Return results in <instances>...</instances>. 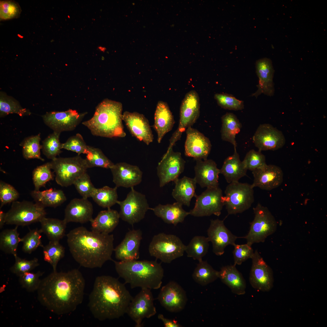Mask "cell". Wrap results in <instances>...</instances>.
Here are the masks:
<instances>
[{
    "label": "cell",
    "mask_w": 327,
    "mask_h": 327,
    "mask_svg": "<svg viewBox=\"0 0 327 327\" xmlns=\"http://www.w3.org/2000/svg\"><path fill=\"white\" fill-rule=\"evenodd\" d=\"M85 282L77 269L67 272L53 271L41 280L37 290L40 302L58 315L74 311L83 300Z\"/></svg>",
    "instance_id": "1"
},
{
    "label": "cell",
    "mask_w": 327,
    "mask_h": 327,
    "mask_svg": "<svg viewBox=\"0 0 327 327\" xmlns=\"http://www.w3.org/2000/svg\"><path fill=\"white\" fill-rule=\"evenodd\" d=\"M133 298L117 279L102 275L95 278L88 306L93 316L99 321L117 319L126 313Z\"/></svg>",
    "instance_id": "2"
},
{
    "label": "cell",
    "mask_w": 327,
    "mask_h": 327,
    "mask_svg": "<svg viewBox=\"0 0 327 327\" xmlns=\"http://www.w3.org/2000/svg\"><path fill=\"white\" fill-rule=\"evenodd\" d=\"M67 237L71 255L81 266L91 269L101 268L107 261L113 260V234L89 231L80 226L70 231Z\"/></svg>",
    "instance_id": "3"
},
{
    "label": "cell",
    "mask_w": 327,
    "mask_h": 327,
    "mask_svg": "<svg viewBox=\"0 0 327 327\" xmlns=\"http://www.w3.org/2000/svg\"><path fill=\"white\" fill-rule=\"evenodd\" d=\"M113 261L119 276L132 289L140 287L156 289L161 287L164 270L161 264L156 260Z\"/></svg>",
    "instance_id": "4"
},
{
    "label": "cell",
    "mask_w": 327,
    "mask_h": 327,
    "mask_svg": "<svg viewBox=\"0 0 327 327\" xmlns=\"http://www.w3.org/2000/svg\"><path fill=\"white\" fill-rule=\"evenodd\" d=\"M123 106L120 102L104 99L96 107L93 116L82 124L94 136L108 138L126 136L123 124Z\"/></svg>",
    "instance_id": "5"
},
{
    "label": "cell",
    "mask_w": 327,
    "mask_h": 327,
    "mask_svg": "<svg viewBox=\"0 0 327 327\" xmlns=\"http://www.w3.org/2000/svg\"><path fill=\"white\" fill-rule=\"evenodd\" d=\"M254 217L250 223L247 234L243 237L250 246L254 243L264 242L266 239L276 231L277 222L269 209L260 203L253 208Z\"/></svg>",
    "instance_id": "6"
},
{
    "label": "cell",
    "mask_w": 327,
    "mask_h": 327,
    "mask_svg": "<svg viewBox=\"0 0 327 327\" xmlns=\"http://www.w3.org/2000/svg\"><path fill=\"white\" fill-rule=\"evenodd\" d=\"M55 173L57 183L62 187L72 184L76 180L87 172L88 168L85 159L79 155L69 157H56L50 162Z\"/></svg>",
    "instance_id": "7"
},
{
    "label": "cell",
    "mask_w": 327,
    "mask_h": 327,
    "mask_svg": "<svg viewBox=\"0 0 327 327\" xmlns=\"http://www.w3.org/2000/svg\"><path fill=\"white\" fill-rule=\"evenodd\" d=\"M185 245L176 236L160 233L153 237L149 246L150 255L169 263L182 256L186 249Z\"/></svg>",
    "instance_id": "8"
},
{
    "label": "cell",
    "mask_w": 327,
    "mask_h": 327,
    "mask_svg": "<svg viewBox=\"0 0 327 327\" xmlns=\"http://www.w3.org/2000/svg\"><path fill=\"white\" fill-rule=\"evenodd\" d=\"M253 189L247 183L236 181L229 183L224 196L228 215L241 213L251 207L254 200Z\"/></svg>",
    "instance_id": "9"
},
{
    "label": "cell",
    "mask_w": 327,
    "mask_h": 327,
    "mask_svg": "<svg viewBox=\"0 0 327 327\" xmlns=\"http://www.w3.org/2000/svg\"><path fill=\"white\" fill-rule=\"evenodd\" d=\"M46 214L45 208L35 202L16 201L12 203L6 213L5 223L18 226H28L40 222Z\"/></svg>",
    "instance_id": "10"
},
{
    "label": "cell",
    "mask_w": 327,
    "mask_h": 327,
    "mask_svg": "<svg viewBox=\"0 0 327 327\" xmlns=\"http://www.w3.org/2000/svg\"><path fill=\"white\" fill-rule=\"evenodd\" d=\"M200 104L197 93L194 90L187 93L183 100L180 109V118L178 128L169 140L167 150L173 148L180 138L182 133L194 124L200 115Z\"/></svg>",
    "instance_id": "11"
},
{
    "label": "cell",
    "mask_w": 327,
    "mask_h": 327,
    "mask_svg": "<svg viewBox=\"0 0 327 327\" xmlns=\"http://www.w3.org/2000/svg\"><path fill=\"white\" fill-rule=\"evenodd\" d=\"M126 198L117 202L120 206V218L133 225L142 220L147 211L150 209L145 195L135 190L134 187Z\"/></svg>",
    "instance_id": "12"
},
{
    "label": "cell",
    "mask_w": 327,
    "mask_h": 327,
    "mask_svg": "<svg viewBox=\"0 0 327 327\" xmlns=\"http://www.w3.org/2000/svg\"><path fill=\"white\" fill-rule=\"evenodd\" d=\"M194 208L189 214L195 217L219 216L224 206V197L219 187L207 188L200 195H196Z\"/></svg>",
    "instance_id": "13"
},
{
    "label": "cell",
    "mask_w": 327,
    "mask_h": 327,
    "mask_svg": "<svg viewBox=\"0 0 327 327\" xmlns=\"http://www.w3.org/2000/svg\"><path fill=\"white\" fill-rule=\"evenodd\" d=\"M154 300L151 289L146 288H141L139 292L133 297L126 313L135 322L136 327L142 326L143 319L150 318L156 314Z\"/></svg>",
    "instance_id": "14"
},
{
    "label": "cell",
    "mask_w": 327,
    "mask_h": 327,
    "mask_svg": "<svg viewBox=\"0 0 327 327\" xmlns=\"http://www.w3.org/2000/svg\"><path fill=\"white\" fill-rule=\"evenodd\" d=\"M185 163L180 152H174L173 148L167 151L157 168L160 187L179 178L184 171Z\"/></svg>",
    "instance_id": "15"
},
{
    "label": "cell",
    "mask_w": 327,
    "mask_h": 327,
    "mask_svg": "<svg viewBox=\"0 0 327 327\" xmlns=\"http://www.w3.org/2000/svg\"><path fill=\"white\" fill-rule=\"evenodd\" d=\"M87 114L79 113L71 109L63 111H51L46 113L42 117L45 123L55 132L61 133L74 130L81 122Z\"/></svg>",
    "instance_id": "16"
},
{
    "label": "cell",
    "mask_w": 327,
    "mask_h": 327,
    "mask_svg": "<svg viewBox=\"0 0 327 327\" xmlns=\"http://www.w3.org/2000/svg\"><path fill=\"white\" fill-rule=\"evenodd\" d=\"M249 281L252 287L257 290L269 291L273 287L272 271L260 255L258 251L254 252L252 258Z\"/></svg>",
    "instance_id": "17"
},
{
    "label": "cell",
    "mask_w": 327,
    "mask_h": 327,
    "mask_svg": "<svg viewBox=\"0 0 327 327\" xmlns=\"http://www.w3.org/2000/svg\"><path fill=\"white\" fill-rule=\"evenodd\" d=\"M253 141L259 150H275L285 145V137L280 130L269 124H260L253 137Z\"/></svg>",
    "instance_id": "18"
},
{
    "label": "cell",
    "mask_w": 327,
    "mask_h": 327,
    "mask_svg": "<svg viewBox=\"0 0 327 327\" xmlns=\"http://www.w3.org/2000/svg\"><path fill=\"white\" fill-rule=\"evenodd\" d=\"M157 299L163 307L172 312L182 310L187 301L186 292L173 281L169 282L162 287Z\"/></svg>",
    "instance_id": "19"
},
{
    "label": "cell",
    "mask_w": 327,
    "mask_h": 327,
    "mask_svg": "<svg viewBox=\"0 0 327 327\" xmlns=\"http://www.w3.org/2000/svg\"><path fill=\"white\" fill-rule=\"evenodd\" d=\"M207 234L210 242L212 244L213 252L218 256L224 254L227 246L235 244L239 238L227 229L223 220L219 219L211 220Z\"/></svg>",
    "instance_id": "20"
},
{
    "label": "cell",
    "mask_w": 327,
    "mask_h": 327,
    "mask_svg": "<svg viewBox=\"0 0 327 327\" xmlns=\"http://www.w3.org/2000/svg\"><path fill=\"white\" fill-rule=\"evenodd\" d=\"M123 120L130 134L138 140L148 145L154 140V135L148 119L143 114L125 111Z\"/></svg>",
    "instance_id": "21"
},
{
    "label": "cell",
    "mask_w": 327,
    "mask_h": 327,
    "mask_svg": "<svg viewBox=\"0 0 327 327\" xmlns=\"http://www.w3.org/2000/svg\"><path fill=\"white\" fill-rule=\"evenodd\" d=\"M185 154L195 160L207 159L211 148L208 138L197 130L190 127L186 130Z\"/></svg>",
    "instance_id": "22"
},
{
    "label": "cell",
    "mask_w": 327,
    "mask_h": 327,
    "mask_svg": "<svg viewBox=\"0 0 327 327\" xmlns=\"http://www.w3.org/2000/svg\"><path fill=\"white\" fill-rule=\"evenodd\" d=\"M110 169L117 187H134L142 181L143 172L137 166L121 162L114 164Z\"/></svg>",
    "instance_id": "23"
},
{
    "label": "cell",
    "mask_w": 327,
    "mask_h": 327,
    "mask_svg": "<svg viewBox=\"0 0 327 327\" xmlns=\"http://www.w3.org/2000/svg\"><path fill=\"white\" fill-rule=\"evenodd\" d=\"M254 177L252 187L270 190L279 186L283 180V173L278 166L267 164L252 171Z\"/></svg>",
    "instance_id": "24"
},
{
    "label": "cell",
    "mask_w": 327,
    "mask_h": 327,
    "mask_svg": "<svg viewBox=\"0 0 327 327\" xmlns=\"http://www.w3.org/2000/svg\"><path fill=\"white\" fill-rule=\"evenodd\" d=\"M142 235V232L140 229H133L128 232L123 240L114 249L116 258L121 261L139 259Z\"/></svg>",
    "instance_id": "25"
},
{
    "label": "cell",
    "mask_w": 327,
    "mask_h": 327,
    "mask_svg": "<svg viewBox=\"0 0 327 327\" xmlns=\"http://www.w3.org/2000/svg\"><path fill=\"white\" fill-rule=\"evenodd\" d=\"M256 72L259 78L257 90L251 95L257 97L262 94L273 96L275 92L273 78L275 72L272 62L269 58H265L257 60Z\"/></svg>",
    "instance_id": "26"
},
{
    "label": "cell",
    "mask_w": 327,
    "mask_h": 327,
    "mask_svg": "<svg viewBox=\"0 0 327 327\" xmlns=\"http://www.w3.org/2000/svg\"><path fill=\"white\" fill-rule=\"evenodd\" d=\"M195 160L194 178L197 183L202 188L218 187L220 169L217 167L215 162L211 159Z\"/></svg>",
    "instance_id": "27"
},
{
    "label": "cell",
    "mask_w": 327,
    "mask_h": 327,
    "mask_svg": "<svg viewBox=\"0 0 327 327\" xmlns=\"http://www.w3.org/2000/svg\"><path fill=\"white\" fill-rule=\"evenodd\" d=\"M93 213L92 204L88 199L74 198L65 209L64 220L67 223H84L92 220Z\"/></svg>",
    "instance_id": "28"
},
{
    "label": "cell",
    "mask_w": 327,
    "mask_h": 327,
    "mask_svg": "<svg viewBox=\"0 0 327 327\" xmlns=\"http://www.w3.org/2000/svg\"><path fill=\"white\" fill-rule=\"evenodd\" d=\"M175 123L173 116L167 104L159 101L154 114L153 127L157 134V141L161 143L165 135L172 129Z\"/></svg>",
    "instance_id": "29"
},
{
    "label": "cell",
    "mask_w": 327,
    "mask_h": 327,
    "mask_svg": "<svg viewBox=\"0 0 327 327\" xmlns=\"http://www.w3.org/2000/svg\"><path fill=\"white\" fill-rule=\"evenodd\" d=\"M218 278L231 289L232 292L238 295L246 292V281L241 273L234 265L222 267L218 271Z\"/></svg>",
    "instance_id": "30"
},
{
    "label": "cell",
    "mask_w": 327,
    "mask_h": 327,
    "mask_svg": "<svg viewBox=\"0 0 327 327\" xmlns=\"http://www.w3.org/2000/svg\"><path fill=\"white\" fill-rule=\"evenodd\" d=\"M183 205L178 202L172 204H159L154 208H150L154 214L161 218L165 223L176 226L182 223L185 218L189 214L183 208Z\"/></svg>",
    "instance_id": "31"
},
{
    "label": "cell",
    "mask_w": 327,
    "mask_h": 327,
    "mask_svg": "<svg viewBox=\"0 0 327 327\" xmlns=\"http://www.w3.org/2000/svg\"><path fill=\"white\" fill-rule=\"evenodd\" d=\"M234 150L233 154L225 159L220 169V173L223 175L229 183L239 181L241 178L246 175L247 170L243 161L240 160L236 148Z\"/></svg>",
    "instance_id": "32"
},
{
    "label": "cell",
    "mask_w": 327,
    "mask_h": 327,
    "mask_svg": "<svg viewBox=\"0 0 327 327\" xmlns=\"http://www.w3.org/2000/svg\"><path fill=\"white\" fill-rule=\"evenodd\" d=\"M120 218L119 213L116 210L109 208L101 211L90 221L91 230L99 233L109 234L118 225Z\"/></svg>",
    "instance_id": "33"
},
{
    "label": "cell",
    "mask_w": 327,
    "mask_h": 327,
    "mask_svg": "<svg viewBox=\"0 0 327 327\" xmlns=\"http://www.w3.org/2000/svg\"><path fill=\"white\" fill-rule=\"evenodd\" d=\"M174 182L175 186L172 192V197L177 202L189 206L191 199L197 195L195 192L197 182L195 178L184 176Z\"/></svg>",
    "instance_id": "34"
},
{
    "label": "cell",
    "mask_w": 327,
    "mask_h": 327,
    "mask_svg": "<svg viewBox=\"0 0 327 327\" xmlns=\"http://www.w3.org/2000/svg\"><path fill=\"white\" fill-rule=\"evenodd\" d=\"M30 195L35 202L45 208L47 207H56L67 200L63 191L52 188L42 191H31Z\"/></svg>",
    "instance_id": "35"
},
{
    "label": "cell",
    "mask_w": 327,
    "mask_h": 327,
    "mask_svg": "<svg viewBox=\"0 0 327 327\" xmlns=\"http://www.w3.org/2000/svg\"><path fill=\"white\" fill-rule=\"evenodd\" d=\"M221 120V139L223 141L230 143L234 149L236 148V137L241 130V124L236 116L232 113H226L222 117Z\"/></svg>",
    "instance_id": "36"
},
{
    "label": "cell",
    "mask_w": 327,
    "mask_h": 327,
    "mask_svg": "<svg viewBox=\"0 0 327 327\" xmlns=\"http://www.w3.org/2000/svg\"><path fill=\"white\" fill-rule=\"evenodd\" d=\"M40 222L42 233L45 234L50 241H59L65 236L67 223L64 219L45 217Z\"/></svg>",
    "instance_id": "37"
},
{
    "label": "cell",
    "mask_w": 327,
    "mask_h": 327,
    "mask_svg": "<svg viewBox=\"0 0 327 327\" xmlns=\"http://www.w3.org/2000/svg\"><path fill=\"white\" fill-rule=\"evenodd\" d=\"M18 226L12 229L3 230L0 234V249L7 254H12L14 256L17 255L19 243L21 242L17 231Z\"/></svg>",
    "instance_id": "38"
},
{
    "label": "cell",
    "mask_w": 327,
    "mask_h": 327,
    "mask_svg": "<svg viewBox=\"0 0 327 327\" xmlns=\"http://www.w3.org/2000/svg\"><path fill=\"white\" fill-rule=\"evenodd\" d=\"M192 274L195 282L204 286L211 283L218 278V271L215 270L206 261L199 262Z\"/></svg>",
    "instance_id": "39"
},
{
    "label": "cell",
    "mask_w": 327,
    "mask_h": 327,
    "mask_svg": "<svg viewBox=\"0 0 327 327\" xmlns=\"http://www.w3.org/2000/svg\"><path fill=\"white\" fill-rule=\"evenodd\" d=\"M210 241L207 237L201 236H194L186 246L185 252L187 256L200 261L207 253Z\"/></svg>",
    "instance_id": "40"
},
{
    "label": "cell",
    "mask_w": 327,
    "mask_h": 327,
    "mask_svg": "<svg viewBox=\"0 0 327 327\" xmlns=\"http://www.w3.org/2000/svg\"><path fill=\"white\" fill-rule=\"evenodd\" d=\"M117 188L116 186L111 188L106 186L99 188H96L91 197L100 206L110 208L118 201Z\"/></svg>",
    "instance_id": "41"
},
{
    "label": "cell",
    "mask_w": 327,
    "mask_h": 327,
    "mask_svg": "<svg viewBox=\"0 0 327 327\" xmlns=\"http://www.w3.org/2000/svg\"><path fill=\"white\" fill-rule=\"evenodd\" d=\"M42 248L44 260L51 264L53 271H56L58 262L64 256L65 248L59 241H50Z\"/></svg>",
    "instance_id": "42"
},
{
    "label": "cell",
    "mask_w": 327,
    "mask_h": 327,
    "mask_svg": "<svg viewBox=\"0 0 327 327\" xmlns=\"http://www.w3.org/2000/svg\"><path fill=\"white\" fill-rule=\"evenodd\" d=\"M85 160L88 168L99 167L110 169L114 164L99 148L88 146Z\"/></svg>",
    "instance_id": "43"
},
{
    "label": "cell",
    "mask_w": 327,
    "mask_h": 327,
    "mask_svg": "<svg viewBox=\"0 0 327 327\" xmlns=\"http://www.w3.org/2000/svg\"><path fill=\"white\" fill-rule=\"evenodd\" d=\"M17 114L20 116L28 115L30 113L22 108L18 102L2 92L0 94V114L2 117L10 114Z\"/></svg>",
    "instance_id": "44"
},
{
    "label": "cell",
    "mask_w": 327,
    "mask_h": 327,
    "mask_svg": "<svg viewBox=\"0 0 327 327\" xmlns=\"http://www.w3.org/2000/svg\"><path fill=\"white\" fill-rule=\"evenodd\" d=\"M40 134L25 139L21 143L24 157L27 160L37 159L41 161L44 159L41 156L40 150L42 145L40 144Z\"/></svg>",
    "instance_id": "45"
},
{
    "label": "cell",
    "mask_w": 327,
    "mask_h": 327,
    "mask_svg": "<svg viewBox=\"0 0 327 327\" xmlns=\"http://www.w3.org/2000/svg\"><path fill=\"white\" fill-rule=\"evenodd\" d=\"M61 133L53 132L48 135L42 142V149L44 155L51 160L56 158L61 153L62 143L60 141Z\"/></svg>",
    "instance_id": "46"
},
{
    "label": "cell",
    "mask_w": 327,
    "mask_h": 327,
    "mask_svg": "<svg viewBox=\"0 0 327 327\" xmlns=\"http://www.w3.org/2000/svg\"><path fill=\"white\" fill-rule=\"evenodd\" d=\"M50 162L37 167L32 172V180L35 190H39L45 187L46 183L53 180L54 174L51 171Z\"/></svg>",
    "instance_id": "47"
},
{
    "label": "cell",
    "mask_w": 327,
    "mask_h": 327,
    "mask_svg": "<svg viewBox=\"0 0 327 327\" xmlns=\"http://www.w3.org/2000/svg\"><path fill=\"white\" fill-rule=\"evenodd\" d=\"M40 229L36 228L30 230L23 238H21L22 243V249L25 253H31L38 247H43L41 240V233Z\"/></svg>",
    "instance_id": "48"
},
{
    "label": "cell",
    "mask_w": 327,
    "mask_h": 327,
    "mask_svg": "<svg viewBox=\"0 0 327 327\" xmlns=\"http://www.w3.org/2000/svg\"><path fill=\"white\" fill-rule=\"evenodd\" d=\"M214 97L217 104L222 108L229 110H241L244 108L243 101L236 98L231 94H216Z\"/></svg>",
    "instance_id": "49"
},
{
    "label": "cell",
    "mask_w": 327,
    "mask_h": 327,
    "mask_svg": "<svg viewBox=\"0 0 327 327\" xmlns=\"http://www.w3.org/2000/svg\"><path fill=\"white\" fill-rule=\"evenodd\" d=\"M44 272L38 271L36 273L29 272H25L19 276V282L21 286L28 292L37 290L41 280L39 277Z\"/></svg>",
    "instance_id": "50"
},
{
    "label": "cell",
    "mask_w": 327,
    "mask_h": 327,
    "mask_svg": "<svg viewBox=\"0 0 327 327\" xmlns=\"http://www.w3.org/2000/svg\"><path fill=\"white\" fill-rule=\"evenodd\" d=\"M14 257L15 263L10 268V270L18 277L25 272H31L39 265L38 259L36 258L28 260L21 258L17 255Z\"/></svg>",
    "instance_id": "51"
},
{
    "label": "cell",
    "mask_w": 327,
    "mask_h": 327,
    "mask_svg": "<svg viewBox=\"0 0 327 327\" xmlns=\"http://www.w3.org/2000/svg\"><path fill=\"white\" fill-rule=\"evenodd\" d=\"M73 185L82 197L86 199L91 197L96 189L87 172L77 179Z\"/></svg>",
    "instance_id": "52"
},
{
    "label": "cell",
    "mask_w": 327,
    "mask_h": 327,
    "mask_svg": "<svg viewBox=\"0 0 327 327\" xmlns=\"http://www.w3.org/2000/svg\"><path fill=\"white\" fill-rule=\"evenodd\" d=\"M88 147L82 136L79 133L70 137L62 144V149L74 152L79 155L81 154H86Z\"/></svg>",
    "instance_id": "53"
},
{
    "label": "cell",
    "mask_w": 327,
    "mask_h": 327,
    "mask_svg": "<svg viewBox=\"0 0 327 327\" xmlns=\"http://www.w3.org/2000/svg\"><path fill=\"white\" fill-rule=\"evenodd\" d=\"M242 161L247 169L252 171L266 164L265 156L261 151L253 149L246 153Z\"/></svg>",
    "instance_id": "54"
},
{
    "label": "cell",
    "mask_w": 327,
    "mask_h": 327,
    "mask_svg": "<svg viewBox=\"0 0 327 327\" xmlns=\"http://www.w3.org/2000/svg\"><path fill=\"white\" fill-rule=\"evenodd\" d=\"M21 12V8L16 2L12 0L0 1L1 20H6L18 18Z\"/></svg>",
    "instance_id": "55"
},
{
    "label": "cell",
    "mask_w": 327,
    "mask_h": 327,
    "mask_svg": "<svg viewBox=\"0 0 327 327\" xmlns=\"http://www.w3.org/2000/svg\"><path fill=\"white\" fill-rule=\"evenodd\" d=\"M19 196V193L13 186L2 180L0 181V209L6 204L16 201Z\"/></svg>",
    "instance_id": "56"
},
{
    "label": "cell",
    "mask_w": 327,
    "mask_h": 327,
    "mask_svg": "<svg viewBox=\"0 0 327 327\" xmlns=\"http://www.w3.org/2000/svg\"><path fill=\"white\" fill-rule=\"evenodd\" d=\"M233 246L234 249L233 253L235 265H240L243 262L253 257L254 251L251 246L246 243L241 245L235 244Z\"/></svg>",
    "instance_id": "57"
},
{
    "label": "cell",
    "mask_w": 327,
    "mask_h": 327,
    "mask_svg": "<svg viewBox=\"0 0 327 327\" xmlns=\"http://www.w3.org/2000/svg\"><path fill=\"white\" fill-rule=\"evenodd\" d=\"M158 318L163 323L165 327H181L182 326L174 319H171L165 317L162 314H159Z\"/></svg>",
    "instance_id": "58"
},
{
    "label": "cell",
    "mask_w": 327,
    "mask_h": 327,
    "mask_svg": "<svg viewBox=\"0 0 327 327\" xmlns=\"http://www.w3.org/2000/svg\"><path fill=\"white\" fill-rule=\"evenodd\" d=\"M6 213L2 210L0 211V229H1L5 223Z\"/></svg>",
    "instance_id": "59"
},
{
    "label": "cell",
    "mask_w": 327,
    "mask_h": 327,
    "mask_svg": "<svg viewBox=\"0 0 327 327\" xmlns=\"http://www.w3.org/2000/svg\"><path fill=\"white\" fill-rule=\"evenodd\" d=\"M98 48L101 51H104L105 50V49H106V48H105L102 47H99Z\"/></svg>",
    "instance_id": "60"
}]
</instances>
